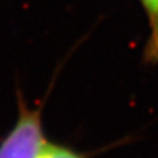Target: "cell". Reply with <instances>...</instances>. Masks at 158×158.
I'll return each instance as SVG.
<instances>
[{"label": "cell", "instance_id": "1", "mask_svg": "<svg viewBox=\"0 0 158 158\" xmlns=\"http://www.w3.org/2000/svg\"><path fill=\"white\" fill-rule=\"evenodd\" d=\"M17 120L0 142V158H37L48 141L41 108H29L19 94Z\"/></svg>", "mask_w": 158, "mask_h": 158}, {"label": "cell", "instance_id": "2", "mask_svg": "<svg viewBox=\"0 0 158 158\" xmlns=\"http://www.w3.org/2000/svg\"><path fill=\"white\" fill-rule=\"evenodd\" d=\"M144 6L149 21L145 58L150 63H158V0H140Z\"/></svg>", "mask_w": 158, "mask_h": 158}, {"label": "cell", "instance_id": "3", "mask_svg": "<svg viewBox=\"0 0 158 158\" xmlns=\"http://www.w3.org/2000/svg\"><path fill=\"white\" fill-rule=\"evenodd\" d=\"M37 158H87V157L83 153L73 149V148L67 145L46 141Z\"/></svg>", "mask_w": 158, "mask_h": 158}]
</instances>
